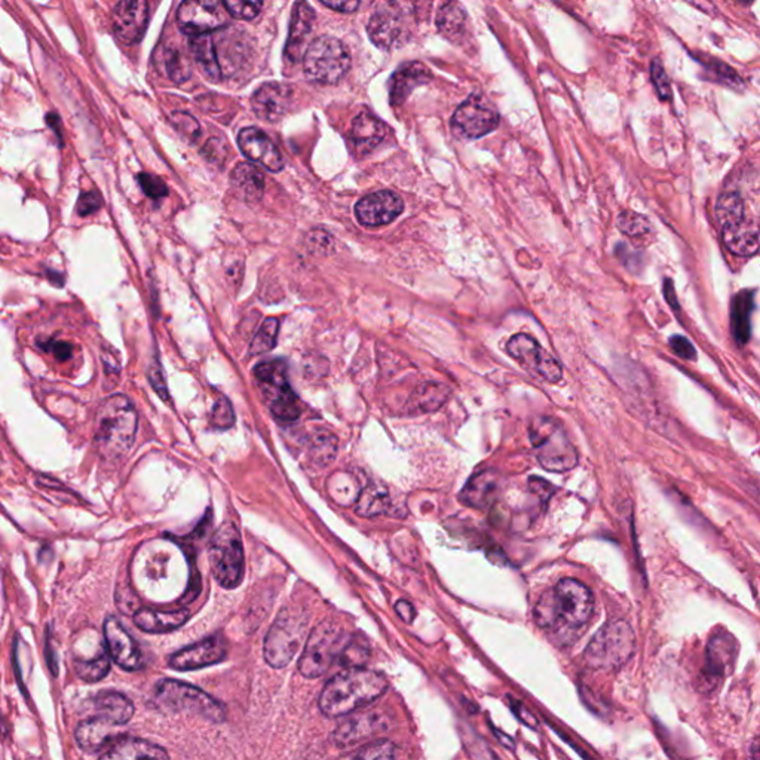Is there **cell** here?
Instances as JSON below:
<instances>
[{
  "mask_svg": "<svg viewBox=\"0 0 760 760\" xmlns=\"http://www.w3.org/2000/svg\"><path fill=\"white\" fill-rule=\"evenodd\" d=\"M595 597L588 586L576 579H562L545 591L535 606V619L545 630L579 628L590 621Z\"/></svg>",
  "mask_w": 760,
  "mask_h": 760,
  "instance_id": "cell-1",
  "label": "cell"
},
{
  "mask_svg": "<svg viewBox=\"0 0 760 760\" xmlns=\"http://www.w3.org/2000/svg\"><path fill=\"white\" fill-rule=\"evenodd\" d=\"M386 680L365 668H346L328 680L320 695L321 712L328 717L346 716L377 700L386 691Z\"/></svg>",
  "mask_w": 760,
  "mask_h": 760,
  "instance_id": "cell-2",
  "label": "cell"
},
{
  "mask_svg": "<svg viewBox=\"0 0 760 760\" xmlns=\"http://www.w3.org/2000/svg\"><path fill=\"white\" fill-rule=\"evenodd\" d=\"M138 417L125 395H114L100 405L95 416V445L107 462H117L130 454Z\"/></svg>",
  "mask_w": 760,
  "mask_h": 760,
  "instance_id": "cell-3",
  "label": "cell"
},
{
  "mask_svg": "<svg viewBox=\"0 0 760 760\" xmlns=\"http://www.w3.org/2000/svg\"><path fill=\"white\" fill-rule=\"evenodd\" d=\"M530 441L539 464L551 473H565L578 464V452L562 425L551 417H538L530 425Z\"/></svg>",
  "mask_w": 760,
  "mask_h": 760,
  "instance_id": "cell-4",
  "label": "cell"
},
{
  "mask_svg": "<svg viewBox=\"0 0 760 760\" xmlns=\"http://www.w3.org/2000/svg\"><path fill=\"white\" fill-rule=\"evenodd\" d=\"M255 384L272 415L284 424L297 421L299 398L288 382L287 365L283 360L266 361L255 368Z\"/></svg>",
  "mask_w": 760,
  "mask_h": 760,
  "instance_id": "cell-5",
  "label": "cell"
},
{
  "mask_svg": "<svg viewBox=\"0 0 760 760\" xmlns=\"http://www.w3.org/2000/svg\"><path fill=\"white\" fill-rule=\"evenodd\" d=\"M211 574L223 588L232 590L241 584L245 569L243 541L238 529L232 523H225L217 529L208 546Z\"/></svg>",
  "mask_w": 760,
  "mask_h": 760,
  "instance_id": "cell-6",
  "label": "cell"
},
{
  "mask_svg": "<svg viewBox=\"0 0 760 760\" xmlns=\"http://www.w3.org/2000/svg\"><path fill=\"white\" fill-rule=\"evenodd\" d=\"M635 635L625 621H612L595 633L586 646L584 659L593 668L615 670L633 655Z\"/></svg>",
  "mask_w": 760,
  "mask_h": 760,
  "instance_id": "cell-7",
  "label": "cell"
},
{
  "mask_svg": "<svg viewBox=\"0 0 760 760\" xmlns=\"http://www.w3.org/2000/svg\"><path fill=\"white\" fill-rule=\"evenodd\" d=\"M351 67V54L336 37H316L307 45L304 70L307 79L323 85H333L344 79Z\"/></svg>",
  "mask_w": 760,
  "mask_h": 760,
  "instance_id": "cell-8",
  "label": "cell"
},
{
  "mask_svg": "<svg viewBox=\"0 0 760 760\" xmlns=\"http://www.w3.org/2000/svg\"><path fill=\"white\" fill-rule=\"evenodd\" d=\"M307 619L297 611L284 609L267 633L265 659L274 668L287 665L299 649L306 633Z\"/></svg>",
  "mask_w": 760,
  "mask_h": 760,
  "instance_id": "cell-9",
  "label": "cell"
},
{
  "mask_svg": "<svg viewBox=\"0 0 760 760\" xmlns=\"http://www.w3.org/2000/svg\"><path fill=\"white\" fill-rule=\"evenodd\" d=\"M156 696L166 707L178 712L194 713L211 722L226 719V710L219 701L208 695L198 687L180 680L164 679L156 685Z\"/></svg>",
  "mask_w": 760,
  "mask_h": 760,
  "instance_id": "cell-10",
  "label": "cell"
},
{
  "mask_svg": "<svg viewBox=\"0 0 760 760\" xmlns=\"http://www.w3.org/2000/svg\"><path fill=\"white\" fill-rule=\"evenodd\" d=\"M344 633L336 624L325 621L316 625L307 637L304 654L300 656L299 672L307 679H315L327 672L342 651Z\"/></svg>",
  "mask_w": 760,
  "mask_h": 760,
  "instance_id": "cell-11",
  "label": "cell"
},
{
  "mask_svg": "<svg viewBox=\"0 0 760 760\" xmlns=\"http://www.w3.org/2000/svg\"><path fill=\"white\" fill-rule=\"evenodd\" d=\"M736 655L738 644L728 631H720L713 635L708 642L704 665L698 675V691L712 694L719 689L720 685L724 684V680L734 670Z\"/></svg>",
  "mask_w": 760,
  "mask_h": 760,
  "instance_id": "cell-12",
  "label": "cell"
},
{
  "mask_svg": "<svg viewBox=\"0 0 760 760\" xmlns=\"http://www.w3.org/2000/svg\"><path fill=\"white\" fill-rule=\"evenodd\" d=\"M452 131L461 140L482 138L499 125V114L482 95H473L457 107L452 117Z\"/></svg>",
  "mask_w": 760,
  "mask_h": 760,
  "instance_id": "cell-13",
  "label": "cell"
},
{
  "mask_svg": "<svg viewBox=\"0 0 760 760\" xmlns=\"http://www.w3.org/2000/svg\"><path fill=\"white\" fill-rule=\"evenodd\" d=\"M506 352L525 370L539 379L550 384H557L558 380L562 379V365H558L555 356L542 348L534 337L527 336L525 333L515 335L508 340Z\"/></svg>",
  "mask_w": 760,
  "mask_h": 760,
  "instance_id": "cell-14",
  "label": "cell"
},
{
  "mask_svg": "<svg viewBox=\"0 0 760 760\" xmlns=\"http://www.w3.org/2000/svg\"><path fill=\"white\" fill-rule=\"evenodd\" d=\"M225 5L215 0H186L178 6L177 21L183 33L201 36L227 25Z\"/></svg>",
  "mask_w": 760,
  "mask_h": 760,
  "instance_id": "cell-15",
  "label": "cell"
},
{
  "mask_svg": "<svg viewBox=\"0 0 760 760\" xmlns=\"http://www.w3.org/2000/svg\"><path fill=\"white\" fill-rule=\"evenodd\" d=\"M405 211V203L391 190L365 195L355 205L356 220L365 227L386 226Z\"/></svg>",
  "mask_w": 760,
  "mask_h": 760,
  "instance_id": "cell-16",
  "label": "cell"
},
{
  "mask_svg": "<svg viewBox=\"0 0 760 760\" xmlns=\"http://www.w3.org/2000/svg\"><path fill=\"white\" fill-rule=\"evenodd\" d=\"M149 18V4L145 0L119 2L112 13L115 36L126 45L137 44L146 33Z\"/></svg>",
  "mask_w": 760,
  "mask_h": 760,
  "instance_id": "cell-17",
  "label": "cell"
},
{
  "mask_svg": "<svg viewBox=\"0 0 760 760\" xmlns=\"http://www.w3.org/2000/svg\"><path fill=\"white\" fill-rule=\"evenodd\" d=\"M368 36L380 49H393L400 46L405 39V25L398 5H385L370 16L367 25Z\"/></svg>",
  "mask_w": 760,
  "mask_h": 760,
  "instance_id": "cell-18",
  "label": "cell"
},
{
  "mask_svg": "<svg viewBox=\"0 0 760 760\" xmlns=\"http://www.w3.org/2000/svg\"><path fill=\"white\" fill-rule=\"evenodd\" d=\"M105 639L109 655L119 667L126 672H137L143 667L142 651L119 619L114 616L105 619Z\"/></svg>",
  "mask_w": 760,
  "mask_h": 760,
  "instance_id": "cell-19",
  "label": "cell"
},
{
  "mask_svg": "<svg viewBox=\"0 0 760 760\" xmlns=\"http://www.w3.org/2000/svg\"><path fill=\"white\" fill-rule=\"evenodd\" d=\"M226 658V645L220 635H213L208 639L185 647L170 656L171 668L178 672H189L198 668L208 667L222 663Z\"/></svg>",
  "mask_w": 760,
  "mask_h": 760,
  "instance_id": "cell-20",
  "label": "cell"
},
{
  "mask_svg": "<svg viewBox=\"0 0 760 760\" xmlns=\"http://www.w3.org/2000/svg\"><path fill=\"white\" fill-rule=\"evenodd\" d=\"M238 145L244 156L251 162L259 164L272 173L283 170V154L279 152L275 143L259 128H244L238 134Z\"/></svg>",
  "mask_w": 760,
  "mask_h": 760,
  "instance_id": "cell-21",
  "label": "cell"
},
{
  "mask_svg": "<svg viewBox=\"0 0 760 760\" xmlns=\"http://www.w3.org/2000/svg\"><path fill=\"white\" fill-rule=\"evenodd\" d=\"M388 728L386 717L380 713H360L345 720L333 734V740L340 747L360 745L361 741L379 735Z\"/></svg>",
  "mask_w": 760,
  "mask_h": 760,
  "instance_id": "cell-22",
  "label": "cell"
},
{
  "mask_svg": "<svg viewBox=\"0 0 760 760\" xmlns=\"http://www.w3.org/2000/svg\"><path fill=\"white\" fill-rule=\"evenodd\" d=\"M122 726L105 719V717L93 716L82 720L75 732L76 743L84 752L95 753L102 748H109L117 740L124 738L121 731Z\"/></svg>",
  "mask_w": 760,
  "mask_h": 760,
  "instance_id": "cell-23",
  "label": "cell"
},
{
  "mask_svg": "<svg viewBox=\"0 0 760 760\" xmlns=\"http://www.w3.org/2000/svg\"><path fill=\"white\" fill-rule=\"evenodd\" d=\"M292 88L278 82H269L260 86L251 98L255 114L266 122H278L292 103Z\"/></svg>",
  "mask_w": 760,
  "mask_h": 760,
  "instance_id": "cell-24",
  "label": "cell"
},
{
  "mask_svg": "<svg viewBox=\"0 0 760 760\" xmlns=\"http://www.w3.org/2000/svg\"><path fill=\"white\" fill-rule=\"evenodd\" d=\"M431 81H433V74L424 63L421 61L405 63L389 79V102L395 107L401 105L415 89L426 85Z\"/></svg>",
  "mask_w": 760,
  "mask_h": 760,
  "instance_id": "cell-25",
  "label": "cell"
},
{
  "mask_svg": "<svg viewBox=\"0 0 760 760\" xmlns=\"http://www.w3.org/2000/svg\"><path fill=\"white\" fill-rule=\"evenodd\" d=\"M315 21V13L309 5L305 2H299L295 5L292 15V25H290V35H288L287 45H285V57L288 61L295 63V61L304 60L305 44H306L307 36L311 33L312 25Z\"/></svg>",
  "mask_w": 760,
  "mask_h": 760,
  "instance_id": "cell-26",
  "label": "cell"
},
{
  "mask_svg": "<svg viewBox=\"0 0 760 760\" xmlns=\"http://www.w3.org/2000/svg\"><path fill=\"white\" fill-rule=\"evenodd\" d=\"M100 760H170V756L164 748L149 741L124 736L110 745Z\"/></svg>",
  "mask_w": 760,
  "mask_h": 760,
  "instance_id": "cell-27",
  "label": "cell"
},
{
  "mask_svg": "<svg viewBox=\"0 0 760 760\" xmlns=\"http://www.w3.org/2000/svg\"><path fill=\"white\" fill-rule=\"evenodd\" d=\"M386 135V125L372 112H361L352 121L351 138L360 154L372 152Z\"/></svg>",
  "mask_w": 760,
  "mask_h": 760,
  "instance_id": "cell-28",
  "label": "cell"
},
{
  "mask_svg": "<svg viewBox=\"0 0 760 760\" xmlns=\"http://www.w3.org/2000/svg\"><path fill=\"white\" fill-rule=\"evenodd\" d=\"M189 616L190 614L187 609H178V611L138 609L134 614V624L140 630L146 631V633L162 635V633H170V631H175L182 627V625L186 624Z\"/></svg>",
  "mask_w": 760,
  "mask_h": 760,
  "instance_id": "cell-29",
  "label": "cell"
},
{
  "mask_svg": "<svg viewBox=\"0 0 760 760\" xmlns=\"http://www.w3.org/2000/svg\"><path fill=\"white\" fill-rule=\"evenodd\" d=\"M724 243L736 255H753L760 251V219L745 220L738 226L724 229Z\"/></svg>",
  "mask_w": 760,
  "mask_h": 760,
  "instance_id": "cell-30",
  "label": "cell"
},
{
  "mask_svg": "<svg viewBox=\"0 0 760 760\" xmlns=\"http://www.w3.org/2000/svg\"><path fill=\"white\" fill-rule=\"evenodd\" d=\"M95 716L124 726L130 722L134 715V705L125 695L119 692H100L93 700Z\"/></svg>",
  "mask_w": 760,
  "mask_h": 760,
  "instance_id": "cell-31",
  "label": "cell"
},
{
  "mask_svg": "<svg viewBox=\"0 0 760 760\" xmlns=\"http://www.w3.org/2000/svg\"><path fill=\"white\" fill-rule=\"evenodd\" d=\"M496 492V474L494 471H485L469 480L461 499L474 508H487L495 501Z\"/></svg>",
  "mask_w": 760,
  "mask_h": 760,
  "instance_id": "cell-32",
  "label": "cell"
},
{
  "mask_svg": "<svg viewBox=\"0 0 760 760\" xmlns=\"http://www.w3.org/2000/svg\"><path fill=\"white\" fill-rule=\"evenodd\" d=\"M393 506L389 490L384 485L372 483L361 490L355 501V513L361 517H376L388 513Z\"/></svg>",
  "mask_w": 760,
  "mask_h": 760,
  "instance_id": "cell-33",
  "label": "cell"
},
{
  "mask_svg": "<svg viewBox=\"0 0 760 760\" xmlns=\"http://www.w3.org/2000/svg\"><path fill=\"white\" fill-rule=\"evenodd\" d=\"M232 185L235 189L244 195V198L255 203L262 198L265 189V177L257 166L247 162H241L235 166L231 175Z\"/></svg>",
  "mask_w": 760,
  "mask_h": 760,
  "instance_id": "cell-34",
  "label": "cell"
},
{
  "mask_svg": "<svg viewBox=\"0 0 760 760\" xmlns=\"http://www.w3.org/2000/svg\"><path fill=\"white\" fill-rule=\"evenodd\" d=\"M755 309L753 292L738 293L734 297L731 307L732 335L738 345H745L750 340V316Z\"/></svg>",
  "mask_w": 760,
  "mask_h": 760,
  "instance_id": "cell-35",
  "label": "cell"
},
{
  "mask_svg": "<svg viewBox=\"0 0 760 760\" xmlns=\"http://www.w3.org/2000/svg\"><path fill=\"white\" fill-rule=\"evenodd\" d=\"M449 388L443 384L426 382L415 389L410 395L409 412L412 413H431L440 409L449 398Z\"/></svg>",
  "mask_w": 760,
  "mask_h": 760,
  "instance_id": "cell-36",
  "label": "cell"
},
{
  "mask_svg": "<svg viewBox=\"0 0 760 760\" xmlns=\"http://www.w3.org/2000/svg\"><path fill=\"white\" fill-rule=\"evenodd\" d=\"M466 20H468V15H466L465 8L456 2H449L438 9L435 25H437L438 32L445 39L457 42L465 32Z\"/></svg>",
  "mask_w": 760,
  "mask_h": 760,
  "instance_id": "cell-37",
  "label": "cell"
},
{
  "mask_svg": "<svg viewBox=\"0 0 760 760\" xmlns=\"http://www.w3.org/2000/svg\"><path fill=\"white\" fill-rule=\"evenodd\" d=\"M190 53L194 55L195 60L201 65V69L205 72L206 76L213 79V81H220L222 77V67H220L219 60L215 55V42L208 35H201V36H192L189 41Z\"/></svg>",
  "mask_w": 760,
  "mask_h": 760,
  "instance_id": "cell-38",
  "label": "cell"
},
{
  "mask_svg": "<svg viewBox=\"0 0 760 760\" xmlns=\"http://www.w3.org/2000/svg\"><path fill=\"white\" fill-rule=\"evenodd\" d=\"M716 215L722 229H731L745 220V201L735 192L720 196L716 205Z\"/></svg>",
  "mask_w": 760,
  "mask_h": 760,
  "instance_id": "cell-39",
  "label": "cell"
},
{
  "mask_svg": "<svg viewBox=\"0 0 760 760\" xmlns=\"http://www.w3.org/2000/svg\"><path fill=\"white\" fill-rule=\"evenodd\" d=\"M337 454V438L333 434L316 433L309 445L311 461L318 466H327L335 461Z\"/></svg>",
  "mask_w": 760,
  "mask_h": 760,
  "instance_id": "cell-40",
  "label": "cell"
},
{
  "mask_svg": "<svg viewBox=\"0 0 760 760\" xmlns=\"http://www.w3.org/2000/svg\"><path fill=\"white\" fill-rule=\"evenodd\" d=\"M75 672L77 677L86 684H95L105 679L110 672V661L105 654L91 659H76Z\"/></svg>",
  "mask_w": 760,
  "mask_h": 760,
  "instance_id": "cell-41",
  "label": "cell"
},
{
  "mask_svg": "<svg viewBox=\"0 0 760 760\" xmlns=\"http://www.w3.org/2000/svg\"><path fill=\"white\" fill-rule=\"evenodd\" d=\"M279 321L276 318H267L259 332L255 333V339L250 345L251 355H260L265 352H269L275 348L276 339H278Z\"/></svg>",
  "mask_w": 760,
  "mask_h": 760,
  "instance_id": "cell-42",
  "label": "cell"
},
{
  "mask_svg": "<svg viewBox=\"0 0 760 760\" xmlns=\"http://www.w3.org/2000/svg\"><path fill=\"white\" fill-rule=\"evenodd\" d=\"M368 656H370L368 647L363 640H349L348 644L342 647L337 659L344 667L363 668L367 663Z\"/></svg>",
  "mask_w": 760,
  "mask_h": 760,
  "instance_id": "cell-43",
  "label": "cell"
},
{
  "mask_svg": "<svg viewBox=\"0 0 760 760\" xmlns=\"http://www.w3.org/2000/svg\"><path fill=\"white\" fill-rule=\"evenodd\" d=\"M164 63H165L166 75L170 76L175 82H185L190 76V65L186 58L183 57L182 53L177 49H165V55H164Z\"/></svg>",
  "mask_w": 760,
  "mask_h": 760,
  "instance_id": "cell-44",
  "label": "cell"
},
{
  "mask_svg": "<svg viewBox=\"0 0 760 760\" xmlns=\"http://www.w3.org/2000/svg\"><path fill=\"white\" fill-rule=\"evenodd\" d=\"M616 223H618L619 231L628 236H644L647 232H651V225L646 217L635 211H624L619 215Z\"/></svg>",
  "mask_w": 760,
  "mask_h": 760,
  "instance_id": "cell-45",
  "label": "cell"
},
{
  "mask_svg": "<svg viewBox=\"0 0 760 760\" xmlns=\"http://www.w3.org/2000/svg\"><path fill=\"white\" fill-rule=\"evenodd\" d=\"M354 760H400L398 748L391 741H376L361 748Z\"/></svg>",
  "mask_w": 760,
  "mask_h": 760,
  "instance_id": "cell-46",
  "label": "cell"
},
{
  "mask_svg": "<svg viewBox=\"0 0 760 760\" xmlns=\"http://www.w3.org/2000/svg\"><path fill=\"white\" fill-rule=\"evenodd\" d=\"M223 5L227 13L238 20H253L264 8L262 2H255V0H226L223 2Z\"/></svg>",
  "mask_w": 760,
  "mask_h": 760,
  "instance_id": "cell-47",
  "label": "cell"
},
{
  "mask_svg": "<svg viewBox=\"0 0 760 760\" xmlns=\"http://www.w3.org/2000/svg\"><path fill=\"white\" fill-rule=\"evenodd\" d=\"M211 424L219 429L231 428L235 424L234 407L226 396H220L219 400L215 401L213 413H211Z\"/></svg>",
  "mask_w": 760,
  "mask_h": 760,
  "instance_id": "cell-48",
  "label": "cell"
},
{
  "mask_svg": "<svg viewBox=\"0 0 760 760\" xmlns=\"http://www.w3.org/2000/svg\"><path fill=\"white\" fill-rule=\"evenodd\" d=\"M651 77L659 98L661 100H670L672 98V84H670V79H668L661 61H652Z\"/></svg>",
  "mask_w": 760,
  "mask_h": 760,
  "instance_id": "cell-49",
  "label": "cell"
},
{
  "mask_svg": "<svg viewBox=\"0 0 760 760\" xmlns=\"http://www.w3.org/2000/svg\"><path fill=\"white\" fill-rule=\"evenodd\" d=\"M138 183H140L143 192L149 198L161 199L165 198L168 195V187H166L165 183L162 182L161 178L156 177V175L142 173V175H138Z\"/></svg>",
  "mask_w": 760,
  "mask_h": 760,
  "instance_id": "cell-50",
  "label": "cell"
},
{
  "mask_svg": "<svg viewBox=\"0 0 760 760\" xmlns=\"http://www.w3.org/2000/svg\"><path fill=\"white\" fill-rule=\"evenodd\" d=\"M707 67L708 70L715 75L717 81L722 82L725 85L732 86V88H738V86L743 84L740 76L735 74V70H732L729 65H724V63H720V61L715 60V58L708 63Z\"/></svg>",
  "mask_w": 760,
  "mask_h": 760,
  "instance_id": "cell-51",
  "label": "cell"
},
{
  "mask_svg": "<svg viewBox=\"0 0 760 760\" xmlns=\"http://www.w3.org/2000/svg\"><path fill=\"white\" fill-rule=\"evenodd\" d=\"M102 196L97 192H85L77 201V213L81 215H94L102 208Z\"/></svg>",
  "mask_w": 760,
  "mask_h": 760,
  "instance_id": "cell-52",
  "label": "cell"
},
{
  "mask_svg": "<svg viewBox=\"0 0 760 760\" xmlns=\"http://www.w3.org/2000/svg\"><path fill=\"white\" fill-rule=\"evenodd\" d=\"M670 346L677 355L682 356L685 360H695L696 351L694 345L684 336H673L670 339Z\"/></svg>",
  "mask_w": 760,
  "mask_h": 760,
  "instance_id": "cell-53",
  "label": "cell"
},
{
  "mask_svg": "<svg viewBox=\"0 0 760 760\" xmlns=\"http://www.w3.org/2000/svg\"><path fill=\"white\" fill-rule=\"evenodd\" d=\"M42 348L53 352L55 358L60 361L69 360L70 355H72V346L69 344H65V342H53V340H49L48 344L42 345Z\"/></svg>",
  "mask_w": 760,
  "mask_h": 760,
  "instance_id": "cell-54",
  "label": "cell"
},
{
  "mask_svg": "<svg viewBox=\"0 0 760 760\" xmlns=\"http://www.w3.org/2000/svg\"><path fill=\"white\" fill-rule=\"evenodd\" d=\"M150 382L154 385V389H156V393L164 398V400H168V393H166V386H165V380H164V376H162L161 368L158 365H154V368H150L149 373Z\"/></svg>",
  "mask_w": 760,
  "mask_h": 760,
  "instance_id": "cell-55",
  "label": "cell"
},
{
  "mask_svg": "<svg viewBox=\"0 0 760 760\" xmlns=\"http://www.w3.org/2000/svg\"><path fill=\"white\" fill-rule=\"evenodd\" d=\"M395 611L398 616L407 624H412L413 619L416 616V611H415L412 603L405 602V600H400V602L396 603Z\"/></svg>",
  "mask_w": 760,
  "mask_h": 760,
  "instance_id": "cell-56",
  "label": "cell"
},
{
  "mask_svg": "<svg viewBox=\"0 0 760 760\" xmlns=\"http://www.w3.org/2000/svg\"><path fill=\"white\" fill-rule=\"evenodd\" d=\"M321 4L324 6H327V8L339 11V13H354L360 6V2H330V0H323Z\"/></svg>",
  "mask_w": 760,
  "mask_h": 760,
  "instance_id": "cell-57",
  "label": "cell"
},
{
  "mask_svg": "<svg viewBox=\"0 0 760 760\" xmlns=\"http://www.w3.org/2000/svg\"><path fill=\"white\" fill-rule=\"evenodd\" d=\"M664 295H665V299L668 300L670 306H672L675 312H679V302H677V297H675L672 279H665V281H664Z\"/></svg>",
  "mask_w": 760,
  "mask_h": 760,
  "instance_id": "cell-58",
  "label": "cell"
},
{
  "mask_svg": "<svg viewBox=\"0 0 760 760\" xmlns=\"http://www.w3.org/2000/svg\"><path fill=\"white\" fill-rule=\"evenodd\" d=\"M513 708L515 715H517V716L520 717L525 724L530 725V726H535L536 720H535V717L532 716V715H529V713L525 710L522 704H514Z\"/></svg>",
  "mask_w": 760,
  "mask_h": 760,
  "instance_id": "cell-59",
  "label": "cell"
},
{
  "mask_svg": "<svg viewBox=\"0 0 760 760\" xmlns=\"http://www.w3.org/2000/svg\"><path fill=\"white\" fill-rule=\"evenodd\" d=\"M46 122H48L49 125L53 126L54 130H55V133H57V135L58 137H60L61 140V131H58V125H61L60 119H58V117L55 116V115L51 114L48 115V116H46Z\"/></svg>",
  "mask_w": 760,
  "mask_h": 760,
  "instance_id": "cell-60",
  "label": "cell"
},
{
  "mask_svg": "<svg viewBox=\"0 0 760 760\" xmlns=\"http://www.w3.org/2000/svg\"><path fill=\"white\" fill-rule=\"evenodd\" d=\"M747 760H760V740L757 741L756 745H753L752 752H750V756L747 757Z\"/></svg>",
  "mask_w": 760,
  "mask_h": 760,
  "instance_id": "cell-61",
  "label": "cell"
}]
</instances>
